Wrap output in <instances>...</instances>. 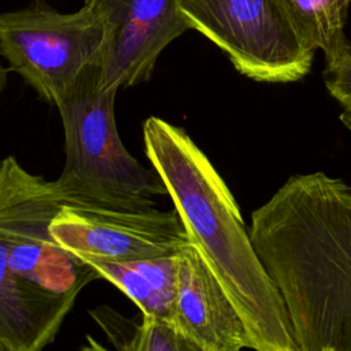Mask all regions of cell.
<instances>
[{
	"instance_id": "cell-1",
	"label": "cell",
	"mask_w": 351,
	"mask_h": 351,
	"mask_svg": "<svg viewBox=\"0 0 351 351\" xmlns=\"http://www.w3.org/2000/svg\"><path fill=\"white\" fill-rule=\"evenodd\" d=\"M251 219L298 351H351V185L322 171L292 176Z\"/></svg>"
},
{
	"instance_id": "cell-2",
	"label": "cell",
	"mask_w": 351,
	"mask_h": 351,
	"mask_svg": "<svg viewBox=\"0 0 351 351\" xmlns=\"http://www.w3.org/2000/svg\"><path fill=\"white\" fill-rule=\"evenodd\" d=\"M144 149L189 243L240 313L256 351H298L280 293L266 273L228 185L189 134L159 117L143 123Z\"/></svg>"
},
{
	"instance_id": "cell-3",
	"label": "cell",
	"mask_w": 351,
	"mask_h": 351,
	"mask_svg": "<svg viewBox=\"0 0 351 351\" xmlns=\"http://www.w3.org/2000/svg\"><path fill=\"white\" fill-rule=\"evenodd\" d=\"M117 92L100 88L92 64L55 106L63 125L66 160L53 182L67 204L143 210L155 206V196L167 195L158 173L144 167L121 141Z\"/></svg>"
},
{
	"instance_id": "cell-4",
	"label": "cell",
	"mask_w": 351,
	"mask_h": 351,
	"mask_svg": "<svg viewBox=\"0 0 351 351\" xmlns=\"http://www.w3.org/2000/svg\"><path fill=\"white\" fill-rule=\"evenodd\" d=\"M106 22L92 7L62 14L43 1L0 14V52L41 100L56 103L97 63Z\"/></svg>"
},
{
	"instance_id": "cell-5",
	"label": "cell",
	"mask_w": 351,
	"mask_h": 351,
	"mask_svg": "<svg viewBox=\"0 0 351 351\" xmlns=\"http://www.w3.org/2000/svg\"><path fill=\"white\" fill-rule=\"evenodd\" d=\"M63 204L53 181L29 173L14 156L0 162V243L10 267L47 292L77 299L99 276L52 239L49 225Z\"/></svg>"
},
{
	"instance_id": "cell-6",
	"label": "cell",
	"mask_w": 351,
	"mask_h": 351,
	"mask_svg": "<svg viewBox=\"0 0 351 351\" xmlns=\"http://www.w3.org/2000/svg\"><path fill=\"white\" fill-rule=\"evenodd\" d=\"M180 7L191 29L251 80L293 82L311 69L314 51L300 41L280 0H180Z\"/></svg>"
},
{
	"instance_id": "cell-7",
	"label": "cell",
	"mask_w": 351,
	"mask_h": 351,
	"mask_svg": "<svg viewBox=\"0 0 351 351\" xmlns=\"http://www.w3.org/2000/svg\"><path fill=\"white\" fill-rule=\"evenodd\" d=\"M52 239L77 258L126 262L177 254L189 243L176 208H103L64 203L49 225Z\"/></svg>"
},
{
	"instance_id": "cell-8",
	"label": "cell",
	"mask_w": 351,
	"mask_h": 351,
	"mask_svg": "<svg viewBox=\"0 0 351 351\" xmlns=\"http://www.w3.org/2000/svg\"><path fill=\"white\" fill-rule=\"evenodd\" d=\"M106 22L96 63L99 85L118 90L147 82L162 51L191 29L180 0H84Z\"/></svg>"
},
{
	"instance_id": "cell-9",
	"label": "cell",
	"mask_w": 351,
	"mask_h": 351,
	"mask_svg": "<svg viewBox=\"0 0 351 351\" xmlns=\"http://www.w3.org/2000/svg\"><path fill=\"white\" fill-rule=\"evenodd\" d=\"M173 322L193 351L250 348L245 324L197 248L177 252V298Z\"/></svg>"
},
{
	"instance_id": "cell-10",
	"label": "cell",
	"mask_w": 351,
	"mask_h": 351,
	"mask_svg": "<svg viewBox=\"0 0 351 351\" xmlns=\"http://www.w3.org/2000/svg\"><path fill=\"white\" fill-rule=\"evenodd\" d=\"M74 298L47 292L15 273L0 243V351H40L58 336Z\"/></svg>"
},
{
	"instance_id": "cell-11",
	"label": "cell",
	"mask_w": 351,
	"mask_h": 351,
	"mask_svg": "<svg viewBox=\"0 0 351 351\" xmlns=\"http://www.w3.org/2000/svg\"><path fill=\"white\" fill-rule=\"evenodd\" d=\"M121 289L147 317L173 322L177 298V254L126 262L80 258ZM174 324V322H173Z\"/></svg>"
},
{
	"instance_id": "cell-12",
	"label": "cell",
	"mask_w": 351,
	"mask_h": 351,
	"mask_svg": "<svg viewBox=\"0 0 351 351\" xmlns=\"http://www.w3.org/2000/svg\"><path fill=\"white\" fill-rule=\"evenodd\" d=\"M300 41L311 51L321 49L325 71L351 55L346 19L351 0H280Z\"/></svg>"
},
{
	"instance_id": "cell-13",
	"label": "cell",
	"mask_w": 351,
	"mask_h": 351,
	"mask_svg": "<svg viewBox=\"0 0 351 351\" xmlns=\"http://www.w3.org/2000/svg\"><path fill=\"white\" fill-rule=\"evenodd\" d=\"M136 351H193L169 319L143 315Z\"/></svg>"
},
{
	"instance_id": "cell-14",
	"label": "cell",
	"mask_w": 351,
	"mask_h": 351,
	"mask_svg": "<svg viewBox=\"0 0 351 351\" xmlns=\"http://www.w3.org/2000/svg\"><path fill=\"white\" fill-rule=\"evenodd\" d=\"M97 325L107 335L115 348L122 351H136L141 322L125 318L108 306H100L89 311Z\"/></svg>"
},
{
	"instance_id": "cell-15",
	"label": "cell",
	"mask_w": 351,
	"mask_h": 351,
	"mask_svg": "<svg viewBox=\"0 0 351 351\" xmlns=\"http://www.w3.org/2000/svg\"><path fill=\"white\" fill-rule=\"evenodd\" d=\"M324 75L329 93L343 108H351V55L335 69L326 70Z\"/></svg>"
},
{
	"instance_id": "cell-16",
	"label": "cell",
	"mask_w": 351,
	"mask_h": 351,
	"mask_svg": "<svg viewBox=\"0 0 351 351\" xmlns=\"http://www.w3.org/2000/svg\"><path fill=\"white\" fill-rule=\"evenodd\" d=\"M0 56H1V52H0ZM5 86H7V69L1 64V60H0V96L4 92Z\"/></svg>"
},
{
	"instance_id": "cell-17",
	"label": "cell",
	"mask_w": 351,
	"mask_h": 351,
	"mask_svg": "<svg viewBox=\"0 0 351 351\" xmlns=\"http://www.w3.org/2000/svg\"><path fill=\"white\" fill-rule=\"evenodd\" d=\"M340 121L346 125V128L351 133V108H344L343 112L340 114Z\"/></svg>"
}]
</instances>
